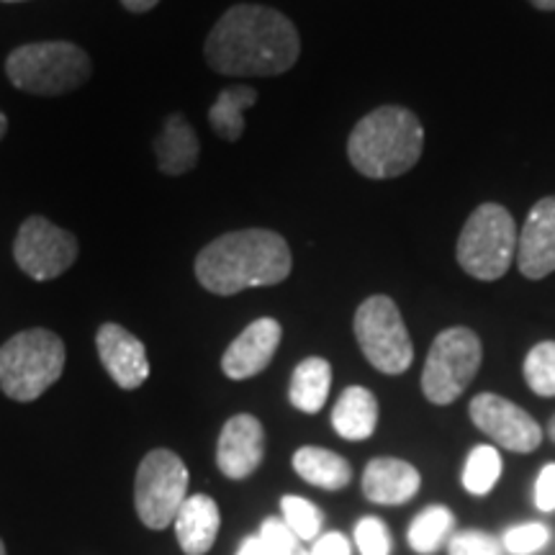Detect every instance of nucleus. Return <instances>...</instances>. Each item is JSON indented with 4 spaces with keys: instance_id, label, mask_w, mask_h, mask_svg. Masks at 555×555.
<instances>
[{
    "instance_id": "1",
    "label": "nucleus",
    "mask_w": 555,
    "mask_h": 555,
    "mask_svg": "<svg viewBox=\"0 0 555 555\" xmlns=\"http://www.w3.org/2000/svg\"><path fill=\"white\" fill-rule=\"evenodd\" d=\"M208 67L221 75L275 78L301 54L294 21L268 5H234L217 21L204 47Z\"/></svg>"
},
{
    "instance_id": "2",
    "label": "nucleus",
    "mask_w": 555,
    "mask_h": 555,
    "mask_svg": "<svg viewBox=\"0 0 555 555\" xmlns=\"http://www.w3.org/2000/svg\"><path fill=\"white\" fill-rule=\"evenodd\" d=\"M294 258L288 242L270 229H242L221 234L201 249L196 278L217 296H234L245 288L278 286L291 275Z\"/></svg>"
},
{
    "instance_id": "3",
    "label": "nucleus",
    "mask_w": 555,
    "mask_h": 555,
    "mask_svg": "<svg viewBox=\"0 0 555 555\" xmlns=\"http://www.w3.org/2000/svg\"><path fill=\"white\" fill-rule=\"evenodd\" d=\"M425 129L409 108L384 106L363 116L347 139V157L360 176L399 178L420 163Z\"/></svg>"
},
{
    "instance_id": "4",
    "label": "nucleus",
    "mask_w": 555,
    "mask_h": 555,
    "mask_svg": "<svg viewBox=\"0 0 555 555\" xmlns=\"http://www.w3.org/2000/svg\"><path fill=\"white\" fill-rule=\"evenodd\" d=\"M65 371V343L50 330H24L0 347V388L13 401H37Z\"/></svg>"
},
{
    "instance_id": "5",
    "label": "nucleus",
    "mask_w": 555,
    "mask_h": 555,
    "mask_svg": "<svg viewBox=\"0 0 555 555\" xmlns=\"http://www.w3.org/2000/svg\"><path fill=\"white\" fill-rule=\"evenodd\" d=\"M93 65L73 41H37L13 50L5 60L11 86L31 95H62L90 80Z\"/></svg>"
},
{
    "instance_id": "6",
    "label": "nucleus",
    "mask_w": 555,
    "mask_h": 555,
    "mask_svg": "<svg viewBox=\"0 0 555 555\" xmlns=\"http://www.w3.org/2000/svg\"><path fill=\"white\" fill-rule=\"evenodd\" d=\"M517 227L499 204H481L457 237V262L476 281H499L517 253Z\"/></svg>"
},
{
    "instance_id": "7",
    "label": "nucleus",
    "mask_w": 555,
    "mask_h": 555,
    "mask_svg": "<svg viewBox=\"0 0 555 555\" xmlns=\"http://www.w3.org/2000/svg\"><path fill=\"white\" fill-rule=\"evenodd\" d=\"M483 347L474 330L450 327L435 337L422 371V391L437 406L453 404L481 367Z\"/></svg>"
},
{
    "instance_id": "8",
    "label": "nucleus",
    "mask_w": 555,
    "mask_h": 555,
    "mask_svg": "<svg viewBox=\"0 0 555 555\" xmlns=\"http://www.w3.org/2000/svg\"><path fill=\"white\" fill-rule=\"evenodd\" d=\"M356 337L367 363L386 376H399L414 360L412 337L397 304L388 296H371L356 311Z\"/></svg>"
},
{
    "instance_id": "9",
    "label": "nucleus",
    "mask_w": 555,
    "mask_h": 555,
    "mask_svg": "<svg viewBox=\"0 0 555 555\" xmlns=\"http://www.w3.org/2000/svg\"><path fill=\"white\" fill-rule=\"evenodd\" d=\"M185 491H189V468L172 450L157 448L142 457L134 483V506L142 525H147L150 530L170 527L189 499Z\"/></svg>"
},
{
    "instance_id": "10",
    "label": "nucleus",
    "mask_w": 555,
    "mask_h": 555,
    "mask_svg": "<svg viewBox=\"0 0 555 555\" xmlns=\"http://www.w3.org/2000/svg\"><path fill=\"white\" fill-rule=\"evenodd\" d=\"M13 258L34 281H54L78 260V237L50 219L29 217L13 240Z\"/></svg>"
},
{
    "instance_id": "11",
    "label": "nucleus",
    "mask_w": 555,
    "mask_h": 555,
    "mask_svg": "<svg viewBox=\"0 0 555 555\" xmlns=\"http://www.w3.org/2000/svg\"><path fill=\"white\" fill-rule=\"evenodd\" d=\"M470 420L489 435L496 446L512 453H532L543 442V429L522 406L512 404L496 393H478L468 406Z\"/></svg>"
},
{
    "instance_id": "12",
    "label": "nucleus",
    "mask_w": 555,
    "mask_h": 555,
    "mask_svg": "<svg viewBox=\"0 0 555 555\" xmlns=\"http://www.w3.org/2000/svg\"><path fill=\"white\" fill-rule=\"evenodd\" d=\"M266 457V429L253 414H237L221 427L217 466L232 481L253 476Z\"/></svg>"
},
{
    "instance_id": "13",
    "label": "nucleus",
    "mask_w": 555,
    "mask_h": 555,
    "mask_svg": "<svg viewBox=\"0 0 555 555\" xmlns=\"http://www.w3.org/2000/svg\"><path fill=\"white\" fill-rule=\"evenodd\" d=\"M95 347H99V358L108 376L124 391H134L150 378L147 347L121 324H103L95 335Z\"/></svg>"
},
{
    "instance_id": "14",
    "label": "nucleus",
    "mask_w": 555,
    "mask_h": 555,
    "mask_svg": "<svg viewBox=\"0 0 555 555\" xmlns=\"http://www.w3.org/2000/svg\"><path fill=\"white\" fill-rule=\"evenodd\" d=\"M517 266L525 278L540 281L555 270V196L540 198L517 237Z\"/></svg>"
},
{
    "instance_id": "15",
    "label": "nucleus",
    "mask_w": 555,
    "mask_h": 555,
    "mask_svg": "<svg viewBox=\"0 0 555 555\" xmlns=\"http://www.w3.org/2000/svg\"><path fill=\"white\" fill-rule=\"evenodd\" d=\"M283 330L275 319L262 317L253 322L242 335L227 347L221 358V371L227 378L245 380L266 371L273 360L278 345H281Z\"/></svg>"
},
{
    "instance_id": "16",
    "label": "nucleus",
    "mask_w": 555,
    "mask_h": 555,
    "mask_svg": "<svg viewBox=\"0 0 555 555\" xmlns=\"http://www.w3.org/2000/svg\"><path fill=\"white\" fill-rule=\"evenodd\" d=\"M420 470L399 457H376L363 470V494L373 504H406L420 491Z\"/></svg>"
},
{
    "instance_id": "17",
    "label": "nucleus",
    "mask_w": 555,
    "mask_h": 555,
    "mask_svg": "<svg viewBox=\"0 0 555 555\" xmlns=\"http://www.w3.org/2000/svg\"><path fill=\"white\" fill-rule=\"evenodd\" d=\"M176 538L185 555H206L217 543L221 515L211 496H189L176 517Z\"/></svg>"
},
{
    "instance_id": "18",
    "label": "nucleus",
    "mask_w": 555,
    "mask_h": 555,
    "mask_svg": "<svg viewBox=\"0 0 555 555\" xmlns=\"http://www.w3.org/2000/svg\"><path fill=\"white\" fill-rule=\"evenodd\" d=\"M157 168L165 176H183L198 165L201 142L196 129L183 114H172L159 134L155 137Z\"/></svg>"
},
{
    "instance_id": "19",
    "label": "nucleus",
    "mask_w": 555,
    "mask_h": 555,
    "mask_svg": "<svg viewBox=\"0 0 555 555\" xmlns=\"http://www.w3.org/2000/svg\"><path fill=\"white\" fill-rule=\"evenodd\" d=\"M378 425V401L363 386L345 388L343 397L332 409V427L345 440L360 442L376 433Z\"/></svg>"
},
{
    "instance_id": "20",
    "label": "nucleus",
    "mask_w": 555,
    "mask_h": 555,
    "mask_svg": "<svg viewBox=\"0 0 555 555\" xmlns=\"http://www.w3.org/2000/svg\"><path fill=\"white\" fill-rule=\"evenodd\" d=\"M332 388V365L324 358H307L296 365L291 376L288 399L298 412L317 414L327 404Z\"/></svg>"
},
{
    "instance_id": "21",
    "label": "nucleus",
    "mask_w": 555,
    "mask_h": 555,
    "mask_svg": "<svg viewBox=\"0 0 555 555\" xmlns=\"http://www.w3.org/2000/svg\"><path fill=\"white\" fill-rule=\"evenodd\" d=\"M294 470L307 483L319 486V489H327V491L345 489L352 478L350 463H347L343 455L332 453V450H324V448H311V446L296 450Z\"/></svg>"
},
{
    "instance_id": "22",
    "label": "nucleus",
    "mask_w": 555,
    "mask_h": 555,
    "mask_svg": "<svg viewBox=\"0 0 555 555\" xmlns=\"http://www.w3.org/2000/svg\"><path fill=\"white\" fill-rule=\"evenodd\" d=\"M258 101V90L249 86L224 88L208 108V124L227 142H237L245 131V111L255 106Z\"/></svg>"
},
{
    "instance_id": "23",
    "label": "nucleus",
    "mask_w": 555,
    "mask_h": 555,
    "mask_svg": "<svg viewBox=\"0 0 555 555\" xmlns=\"http://www.w3.org/2000/svg\"><path fill=\"white\" fill-rule=\"evenodd\" d=\"M453 515L446 506H427L420 515L414 517V522L409 525V545L414 547L420 555L435 553L437 547L446 543V538L453 530Z\"/></svg>"
},
{
    "instance_id": "24",
    "label": "nucleus",
    "mask_w": 555,
    "mask_h": 555,
    "mask_svg": "<svg viewBox=\"0 0 555 555\" xmlns=\"http://www.w3.org/2000/svg\"><path fill=\"white\" fill-rule=\"evenodd\" d=\"M502 476V455L491 446H478L470 450L466 468H463V486L468 494L483 496L494 489Z\"/></svg>"
},
{
    "instance_id": "25",
    "label": "nucleus",
    "mask_w": 555,
    "mask_h": 555,
    "mask_svg": "<svg viewBox=\"0 0 555 555\" xmlns=\"http://www.w3.org/2000/svg\"><path fill=\"white\" fill-rule=\"evenodd\" d=\"M525 380L538 397H555V343H540L525 358Z\"/></svg>"
},
{
    "instance_id": "26",
    "label": "nucleus",
    "mask_w": 555,
    "mask_h": 555,
    "mask_svg": "<svg viewBox=\"0 0 555 555\" xmlns=\"http://www.w3.org/2000/svg\"><path fill=\"white\" fill-rule=\"evenodd\" d=\"M283 509V522L296 532L301 540H317L322 532L324 517L319 512L317 504H311L309 499L301 496H283L281 499Z\"/></svg>"
},
{
    "instance_id": "27",
    "label": "nucleus",
    "mask_w": 555,
    "mask_h": 555,
    "mask_svg": "<svg viewBox=\"0 0 555 555\" xmlns=\"http://www.w3.org/2000/svg\"><path fill=\"white\" fill-rule=\"evenodd\" d=\"M260 538L262 543L268 545L270 555H311L307 547H304L301 538L278 517H268L266 522H262Z\"/></svg>"
},
{
    "instance_id": "28",
    "label": "nucleus",
    "mask_w": 555,
    "mask_h": 555,
    "mask_svg": "<svg viewBox=\"0 0 555 555\" xmlns=\"http://www.w3.org/2000/svg\"><path fill=\"white\" fill-rule=\"evenodd\" d=\"M551 543V530L540 522H527L512 527L504 535V551L512 555H532Z\"/></svg>"
},
{
    "instance_id": "29",
    "label": "nucleus",
    "mask_w": 555,
    "mask_h": 555,
    "mask_svg": "<svg viewBox=\"0 0 555 555\" xmlns=\"http://www.w3.org/2000/svg\"><path fill=\"white\" fill-rule=\"evenodd\" d=\"M356 545L363 555H391V538L376 517H365L356 525Z\"/></svg>"
},
{
    "instance_id": "30",
    "label": "nucleus",
    "mask_w": 555,
    "mask_h": 555,
    "mask_svg": "<svg viewBox=\"0 0 555 555\" xmlns=\"http://www.w3.org/2000/svg\"><path fill=\"white\" fill-rule=\"evenodd\" d=\"M450 555H502V543L481 530H466L450 540Z\"/></svg>"
},
{
    "instance_id": "31",
    "label": "nucleus",
    "mask_w": 555,
    "mask_h": 555,
    "mask_svg": "<svg viewBox=\"0 0 555 555\" xmlns=\"http://www.w3.org/2000/svg\"><path fill=\"white\" fill-rule=\"evenodd\" d=\"M535 504L540 512H555V463H547L540 470L535 483Z\"/></svg>"
},
{
    "instance_id": "32",
    "label": "nucleus",
    "mask_w": 555,
    "mask_h": 555,
    "mask_svg": "<svg viewBox=\"0 0 555 555\" xmlns=\"http://www.w3.org/2000/svg\"><path fill=\"white\" fill-rule=\"evenodd\" d=\"M311 555H350V543L339 532H327V535L317 538L314 547L309 551Z\"/></svg>"
},
{
    "instance_id": "33",
    "label": "nucleus",
    "mask_w": 555,
    "mask_h": 555,
    "mask_svg": "<svg viewBox=\"0 0 555 555\" xmlns=\"http://www.w3.org/2000/svg\"><path fill=\"white\" fill-rule=\"evenodd\" d=\"M237 555H270V551H268V545L262 543V538L258 535V538H247L245 543L240 545Z\"/></svg>"
},
{
    "instance_id": "34",
    "label": "nucleus",
    "mask_w": 555,
    "mask_h": 555,
    "mask_svg": "<svg viewBox=\"0 0 555 555\" xmlns=\"http://www.w3.org/2000/svg\"><path fill=\"white\" fill-rule=\"evenodd\" d=\"M159 0H121V5L131 13H147L155 9Z\"/></svg>"
},
{
    "instance_id": "35",
    "label": "nucleus",
    "mask_w": 555,
    "mask_h": 555,
    "mask_svg": "<svg viewBox=\"0 0 555 555\" xmlns=\"http://www.w3.org/2000/svg\"><path fill=\"white\" fill-rule=\"evenodd\" d=\"M530 3L540 11H555V0H530Z\"/></svg>"
},
{
    "instance_id": "36",
    "label": "nucleus",
    "mask_w": 555,
    "mask_h": 555,
    "mask_svg": "<svg viewBox=\"0 0 555 555\" xmlns=\"http://www.w3.org/2000/svg\"><path fill=\"white\" fill-rule=\"evenodd\" d=\"M5 129H9V121H5L3 111H0V139H3V137H5Z\"/></svg>"
},
{
    "instance_id": "37",
    "label": "nucleus",
    "mask_w": 555,
    "mask_h": 555,
    "mask_svg": "<svg viewBox=\"0 0 555 555\" xmlns=\"http://www.w3.org/2000/svg\"><path fill=\"white\" fill-rule=\"evenodd\" d=\"M547 435H551V440L555 442V416L551 420V425H547Z\"/></svg>"
},
{
    "instance_id": "38",
    "label": "nucleus",
    "mask_w": 555,
    "mask_h": 555,
    "mask_svg": "<svg viewBox=\"0 0 555 555\" xmlns=\"http://www.w3.org/2000/svg\"><path fill=\"white\" fill-rule=\"evenodd\" d=\"M0 555H5V545H3V540H0Z\"/></svg>"
},
{
    "instance_id": "39",
    "label": "nucleus",
    "mask_w": 555,
    "mask_h": 555,
    "mask_svg": "<svg viewBox=\"0 0 555 555\" xmlns=\"http://www.w3.org/2000/svg\"><path fill=\"white\" fill-rule=\"evenodd\" d=\"M3 3H21V0H3Z\"/></svg>"
}]
</instances>
